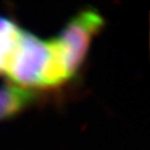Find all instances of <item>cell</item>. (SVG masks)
Segmentation results:
<instances>
[{
    "label": "cell",
    "instance_id": "6da1fadb",
    "mask_svg": "<svg viewBox=\"0 0 150 150\" xmlns=\"http://www.w3.org/2000/svg\"><path fill=\"white\" fill-rule=\"evenodd\" d=\"M104 25L96 9H83L73 17L55 37L51 38L54 53L68 79L81 67L95 35Z\"/></svg>",
    "mask_w": 150,
    "mask_h": 150
},
{
    "label": "cell",
    "instance_id": "7a4b0ae2",
    "mask_svg": "<svg viewBox=\"0 0 150 150\" xmlns=\"http://www.w3.org/2000/svg\"><path fill=\"white\" fill-rule=\"evenodd\" d=\"M38 99V93L15 83L0 86V121L15 117Z\"/></svg>",
    "mask_w": 150,
    "mask_h": 150
},
{
    "label": "cell",
    "instance_id": "3957f363",
    "mask_svg": "<svg viewBox=\"0 0 150 150\" xmlns=\"http://www.w3.org/2000/svg\"><path fill=\"white\" fill-rule=\"evenodd\" d=\"M25 29L11 19L0 16V75L5 76L21 44Z\"/></svg>",
    "mask_w": 150,
    "mask_h": 150
}]
</instances>
